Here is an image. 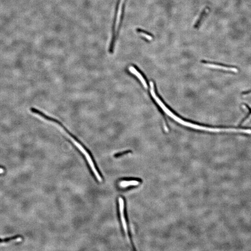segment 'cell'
Segmentation results:
<instances>
[{
  "label": "cell",
  "instance_id": "obj_1",
  "mask_svg": "<svg viewBox=\"0 0 251 251\" xmlns=\"http://www.w3.org/2000/svg\"><path fill=\"white\" fill-rule=\"evenodd\" d=\"M150 88H151L150 92H151L152 96L154 98V99L155 100L156 102L160 106V107H161V109H162V110L165 113H166L168 115H169L170 117H171L174 120L178 122V123H179L180 124H181V125H184V126L187 127H191V128L195 129L205 131L206 127L199 126V125L193 124V123H191L190 122H185V121H183L179 117H178V116H176L175 114H173L169 109H168V108L163 103H162L161 100H160V98L157 96L156 92H155V89H154V84H153V82H152V81H150Z\"/></svg>",
  "mask_w": 251,
  "mask_h": 251
},
{
  "label": "cell",
  "instance_id": "obj_5",
  "mask_svg": "<svg viewBox=\"0 0 251 251\" xmlns=\"http://www.w3.org/2000/svg\"><path fill=\"white\" fill-rule=\"evenodd\" d=\"M141 180H139L132 179L129 180H122L119 181L118 185L121 188H126L129 187H135L138 186L141 183Z\"/></svg>",
  "mask_w": 251,
  "mask_h": 251
},
{
  "label": "cell",
  "instance_id": "obj_4",
  "mask_svg": "<svg viewBox=\"0 0 251 251\" xmlns=\"http://www.w3.org/2000/svg\"><path fill=\"white\" fill-rule=\"evenodd\" d=\"M203 64L205 66H207L208 68H213V69H218L220 70H224V71H231V72L237 73L238 70L237 68L232 66H226L221 65L215 64V63H209V62H203Z\"/></svg>",
  "mask_w": 251,
  "mask_h": 251
},
{
  "label": "cell",
  "instance_id": "obj_7",
  "mask_svg": "<svg viewBox=\"0 0 251 251\" xmlns=\"http://www.w3.org/2000/svg\"><path fill=\"white\" fill-rule=\"evenodd\" d=\"M209 8L206 7V8H204V10H203L202 12L201 13V15L199 16V18L197 20V22H196V23L195 24V28H198L199 27V25H201V23H202L203 19H204L206 15L207 14V13L209 11Z\"/></svg>",
  "mask_w": 251,
  "mask_h": 251
},
{
  "label": "cell",
  "instance_id": "obj_10",
  "mask_svg": "<svg viewBox=\"0 0 251 251\" xmlns=\"http://www.w3.org/2000/svg\"><path fill=\"white\" fill-rule=\"evenodd\" d=\"M129 151H125V152H122V153H116V154H115V156L116 157H118L121 156H122V155H124V154L129 153Z\"/></svg>",
  "mask_w": 251,
  "mask_h": 251
},
{
  "label": "cell",
  "instance_id": "obj_13",
  "mask_svg": "<svg viewBox=\"0 0 251 251\" xmlns=\"http://www.w3.org/2000/svg\"><path fill=\"white\" fill-rule=\"evenodd\" d=\"M4 170L2 169V168H0V173H2L4 172Z\"/></svg>",
  "mask_w": 251,
  "mask_h": 251
},
{
  "label": "cell",
  "instance_id": "obj_2",
  "mask_svg": "<svg viewBox=\"0 0 251 251\" xmlns=\"http://www.w3.org/2000/svg\"><path fill=\"white\" fill-rule=\"evenodd\" d=\"M75 145L77 146V148L79 149V150L81 151L84 156L85 157L86 160L88 161V163L89 164L92 171L93 172V174L95 175V176L97 179V180L99 181L100 182H101L103 181V179L101 178L99 173L98 172L97 169L96 168L95 164L93 162L92 157L91 156L90 153L88 151V149L85 148V146L83 145L81 142L78 143L75 141Z\"/></svg>",
  "mask_w": 251,
  "mask_h": 251
},
{
  "label": "cell",
  "instance_id": "obj_9",
  "mask_svg": "<svg viewBox=\"0 0 251 251\" xmlns=\"http://www.w3.org/2000/svg\"><path fill=\"white\" fill-rule=\"evenodd\" d=\"M250 121H251V114L250 115H249V117H248L242 123V126H245V125H246V124H247Z\"/></svg>",
  "mask_w": 251,
  "mask_h": 251
},
{
  "label": "cell",
  "instance_id": "obj_11",
  "mask_svg": "<svg viewBox=\"0 0 251 251\" xmlns=\"http://www.w3.org/2000/svg\"><path fill=\"white\" fill-rule=\"evenodd\" d=\"M251 96V92L245 93V94L243 95V96H244V97H247V96Z\"/></svg>",
  "mask_w": 251,
  "mask_h": 251
},
{
  "label": "cell",
  "instance_id": "obj_12",
  "mask_svg": "<svg viewBox=\"0 0 251 251\" xmlns=\"http://www.w3.org/2000/svg\"><path fill=\"white\" fill-rule=\"evenodd\" d=\"M242 107L244 108V109L245 110L247 111V112L248 111V109L247 107H246V106H245V105H242Z\"/></svg>",
  "mask_w": 251,
  "mask_h": 251
},
{
  "label": "cell",
  "instance_id": "obj_6",
  "mask_svg": "<svg viewBox=\"0 0 251 251\" xmlns=\"http://www.w3.org/2000/svg\"><path fill=\"white\" fill-rule=\"evenodd\" d=\"M129 69V71H130L132 74H133L134 75H135V76H136L140 80V81H141V82L142 83L143 86H144L146 88H147L148 87V85H147L146 81L145 79H144L143 76L140 73H139V72L138 71V70H137L136 69H135V68H134V66H130Z\"/></svg>",
  "mask_w": 251,
  "mask_h": 251
},
{
  "label": "cell",
  "instance_id": "obj_8",
  "mask_svg": "<svg viewBox=\"0 0 251 251\" xmlns=\"http://www.w3.org/2000/svg\"><path fill=\"white\" fill-rule=\"evenodd\" d=\"M136 30L138 33H140L142 36L145 37L146 38L148 39V40H151L153 38V36L152 34L149 33L148 32H146V31L141 29V28H137Z\"/></svg>",
  "mask_w": 251,
  "mask_h": 251
},
{
  "label": "cell",
  "instance_id": "obj_3",
  "mask_svg": "<svg viewBox=\"0 0 251 251\" xmlns=\"http://www.w3.org/2000/svg\"><path fill=\"white\" fill-rule=\"evenodd\" d=\"M119 214H120V218H121V222H122V226L125 232V234L127 237L128 241L129 243H131L129 233V228L127 225V221L126 218L125 216V203L122 197H119Z\"/></svg>",
  "mask_w": 251,
  "mask_h": 251
}]
</instances>
